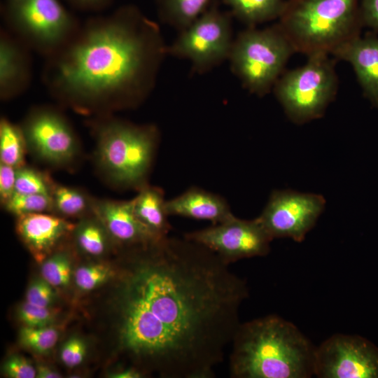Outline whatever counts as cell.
I'll return each mask as SVG.
<instances>
[{
  "label": "cell",
  "instance_id": "cell-1",
  "mask_svg": "<svg viewBox=\"0 0 378 378\" xmlns=\"http://www.w3.org/2000/svg\"><path fill=\"white\" fill-rule=\"evenodd\" d=\"M135 248L120 300V347L165 378L214 377L241 323L246 281L185 237Z\"/></svg>",
  "mask_w": 378,
  "mask_h": 378
},
{
  "label": "cell",
  "instance_id": "cell-2",
  "mask_svg": "<svg viewBox=\"0 0 378 378\" xmlns=\"http://www.w3.org/2000/svg\"><path fill=\"white\" fill-rule=\"evenodd\" d=\"M160 30L132 9L89 21L47 57L43 81L60 103L103 115L141 104L167 54Z\"/></svg>",
  "mask_w": 378,
  "mask_h": 378
},
{
  "label": "cell",
  "instance_id": "cell-3",
  "mask_svg": "<svg viewBox=\"0 0 378 378\" xmlns=\"http://www.w3.org/2000/svg\"><path fill=\"white\" fill-rule=\"evenodd\" d=\"M232 378H309L315 346L293 323L276 314L238 326L231 342Z\"/></svg>",
  "mask_w": 378,
  "mask_h": 378
},
{
  "label": "cell",
  "instance_id": "cell-4",
  "mask_svg": "<svg viewBox=\"0 0 378 378\" xmlns=\"http://www.w3.org/2000/svg\"><path fill=\"white\" fill-rule=\"evenodd\" d=\"M92 127L96 139L94 161L105 179L124 189L139 190L147 185L160 139L158 128L111 114L97 116Z\"/></svg>",
  "mask_w": 378,
  "mask_h": 378
},
{
  "label": "cell",
  "instance_id": "cell-5",
  "mask_svg": "<svg viewBox=\"0 0 378 378\" xmlns=\"http://www.w3.org/2000/svg\"><path fill=\"white\" fill-rule=\"evenodd\" d=\"M278 26L295 52L331 54L359 35L357 0H294L286 6Z\"/></svg>",
  "mask_w": 378,
  "mask_h": 378
},
{
  "label": "cell",
  "instance_id": "cell-6",
  "mask_svg": "<svg viewBox=\"0 0 378 378\" xmlns=\"http://www.w3.org/2000/svg\"><path fill=\"white\" fill-rule=\"evenodd\" d=\"M293 52L278 25L262 29L251 27L234 39L228 59L243 85L263 96L274 88Z\"/></svg>",
  "mask_w": 378,
  "mask_h": 378
},
{
  "label": "cell",
  "instance_id": "cell-7",
  "mask_svg": "<svg viewBox=\"0 0 378 378\" xmlns=\"http://www.w3.org/2000/svg\"><path fill=\"white\" fill-rule=\"evenodd\" d=\"M337 85L334 62L329 54L318 52L309 55L303 66L281 76L274 91L289 119L303 124L323 116Z\"/></svg>",
  "mask_w": 378,
  "mask_h": 378
},
{
  "label": "cell",
  "instance_id": "cell-8",
  "mask_svg": "<svg viewBox=\"0 0 378 378\" xmlns=\"http://www.w3.org/2000/svg\"><path fill=\"white\" fill-rule=\"evenodd\" d=\"M13 34L46 58L62 49L80 25L58 0H6Z\"/></svg>",
  "mask_w": 378,
  "mask_h": 378
},
{
  "label": "cell",
  "instance_id": "cell-9",
  "mask_svg": "<svg viewBox=\"0 0 378 378\" xmlns=\"http://www.w3.org/2000/svg\"><path fill=\"white\" fill-rule=\"evenodd\" d=\"M234 38L230 18L213 9L205 11L167 47V54L189 60L204 72L228 59Z\"/></svg>",
  "mask_w": 378,
  "mask_h": 378
},
{
  "label": "cell",
  "instance_id": "cell-10",
  "mask_svg": "<svg viewBox=\"0 0 378 378\" xmlns=\"http://www.w3.org/2000/svg\"><path fill=\"white\" fill-rule=\"evenodd\" d=\"M27 149L53 166L71 164L80 153L78 138L66 118L50 106L32 108L20 125Z\"/></svg>",
  "mask_w": 378,
  "mask_h": 378
},
{
  "label": "cell",
  "instance_id": "cell-11",
  "mask_svg": "<svg viewBox=\"0 0 378 378\" xmlns=\"http://www.w3.org/2000/svg\"><path fill=\"white\" fill-rule=\"evenodd\" d=\"M184 237L213 251L227 265L267 255L273 240L257 218L243 220L235 216Z\"/></svg>",
  "mask_w": 378,
  "mask_h": 378
},
{
  "label": "cell",
  "instance_id": "cell-12",
  "mask_svg": "<svg viewBox=\"0 0 378 378\" xmlns=\"http://www.w3.org/2000/svg\"><path fill=\"white\" fill-rule=\"evenodd\" d=\"M318 378H378V349L358 335L335 334L315 347Z\"/></svg>",
  "mask_w": 378,
  "mask_h": 378
},
{
  "label": "cell",
  "instance_id": "cell-13",
  "mask_svg": "<svg viewBox=\"0 0 378 378\" xmlns=\"http://www.w3.org/2000/svg\"><path fill=\"white\" fill-rule=\"evenodd\" d=\"M325 205V198L318 194L274 190L257 218L273 239L285 237L301 242Z\"/></svg>",
  "mask_w": 378,
  "mask_h": 378
},
{
  "label": "cell",
  "instance_id": "cell-14",
  "mask_svg": "<svg viewBox=\"0 0 378 378\" xmlns=\"http://www.w3.org/2000/svg\"><path fill=\"white\" fill-rule=\"evenodd\" d=\"M92 211L103 223L111 239L119 244L134 247L160 239L138 219L132 200L94 199Z\"/></svg>",
  "mask_w": 378,
  "mask_h": 378
},
{
  "label": "cell",
  "instance_id": "cell-15",
  "mask_svg": "<svg viewBox=\"0 0 378 378\" xmlns=\"http://www.w3.org/2000/svg\"><path fill=\"white\" fill-rule=\"evenodd\" d=\"M75 225L64 218L47 213L18 216L16 230L37 260L49 256Z\"/></svg>",
  "mask_w": 378,
  "mask_h": 378
},
{
  "label": "cell",
  "instance_id": "cell-16",
  "mask_svg": "<svg viewBox=\"0 0 378 378\" xmlns=\"http://www.w3.org/2000/svg\"><path fill=\"white\" fill-rule=\"evenodd\" d=\"M30 50L8 30L0 34V97L11 99L22 93L31 81Z\"/></svg>",
  "mask_w": 378,
  "mask_h": 378
},
{
  "label": "cell",
  "instance_id": "cell-17",
  "mask_svg": "<svg viewBox=\"0 0 378 378\" xmlns=\"http://www.w3.org/2000/svg\"><path fill=\"white\" fill-rule=\"evenodd\" d=\"M330 55L353 66L364 94L378 107V38L358 35L340 45Z\"/></svg>",
  "mask_w": 378,
  "mask_h": 378
},
{
  "label": "cell",
  "instance_id": "cell-18",
  "mask_svg": "<svg viewBox=\"0 0 378 378\" xmlns=\"http://www.w3.org/2000/svg\"><path fill=\"white\" fill-rule=\"evenodd\" d=\"M166 210L169 216L209 220L213 225L223 223L234 216L223 197L195 186L167 200Z\"/></svg>",
  "mask_w": 378,
  "mask_h": 378
},
{
  "label": "cell",
  "instance_id": "cell-19",
  "mask_svg": "<svg viewBox=\"0 0 378 378\" xmlns=\"http://www.w3.org/2000/svg\"><path fill=\"white\" fill-rule=\"evenodd\" d=\"M163 190L148 184L132 199L134 211L142 224L158 239L167 236L170 225Z\"/></svg>",
  "mask_w": 378,
  "mask_h": 378
},
{
  "label": "cell",
  "instance_id": "cell-20",
  "mask_svg": "<svg viewBox=\"0 0 378 378\" xmlns=\"http://www.w3.org/2000/svg\"><path fill=\"white\" fill-rule=\"evenodd\" d=\"M51 197L52 212L60 217L83 218L93 212L94 199L81 189L54 183Z\"/></svg>",
  "mask_w": 378,
  "mask_h": 378
},
{
  "label": "cell",
  "instance_id": "cell-21",
  "mask_svg": "<svg viewBox=\"0 0 378 378\" xmlns=\"http://www.w3.org/2000/svg\"><path fill=\"white\" fill-rule=\"evenodd\" d=\"M235 15L253 26L281 15L285 4L282 0H224Z\"/></svg>",
  "mask_w": 378,
  "mask_h": 378
},
{
  "label": "cell",
  "instance_id": "cell-22",
  "mask_svg": "<svg viewBox=\"0 0 378 378\" xmlns=\"http://www.w3.org/2000/svg\"><path fill=\"white\" fill-rule=\"evenodd\" d=\"M74 230L76 243L82 251L92 256H99L106 252L109 234L93 212L83 216Z\"/></svg>",
  "mask_w": 378,
  "mask_h": 378
},
{
  "label": "cell",
  "instance_id": "cell-23",
  "mask_svg": "<svg viewBox=\"0 0 378 378\" xmlns=\"http://www.w3.org/2000/svg\"><path fill=\"white\" fill-rule=\"evenodd\" d=\"M27 149L26 139L20 125L6 118L0 120V161L1 163L19 168L25 165Z\"/></svg>",
  "mask_w": 378,
  "mask_h": 378
},
{
  "label": "cell",
  "instance_id": "cell-24",
  "mask_svg": "<svg viewBox=\"0 0 378 378\" xmlns=\"http://www.w3.org/2000/svg\"><path fill=\"white\" fill-rule=\"evenodd\" d=\"M209 0H162L165 20L180 31L187 28L205 11Z\"/></svg>",
  "mask_w": 378,
  "mask_h": 378
},
{
  "label": "cell",
  "instance_id": "cell-25",
  "mask_svg": "<svg viewBox=\"0 0 378 378\" xmlns=\"http://www.w3.org/2000/svg\"><path fill=\"white\" fill-rule=\"evenodd\" d=\"M3 206L6 211L17 217L52 211V197L50 194L14 193Z\"/></svg>",
  "mask_w": 378,
  "mask_h": 378
},
{
  "label": "cell",
  "instance_id": "cell-26",
  "mask_svg": "<svg viewBox=\"0 0 378 378\" xmlns=\"http://www.w3.org/2000/svg\"><path fill=\"white\" fill-rule=\"evenodd\" d=\"M54 183L47 174L24 165L17 168L15 193L51 195Z\"/></svg>",
  "mask_w": 378,
  "mask_h": 378
},
{
  "label": "cell",
  "instance_id": "cell-27",
  "mask_svg": "<svg viewBox=\"0 0 378 378\" xmlns=\"http://www.w3.org/2000/svg\"><path fill=\"white\" fill-rule=\"evenodd\" d=\"M41 271L42 278L52 287L66 286L71 275L69 257L63 252L50 255L43 261Z\"/></svg>",
  "mask_w": 378,
  "mask_h": 378
},
{
  "label": "cell",
  "instance_id": "cell-28",
  "mask_svg": "<svg viewBox=\"0 0 378 378\" xmlns=\"http://www.w3.org/2000/svg\"><path fill=\"white\" fill-rule=\"evenodd\" d=\"M58 330L51 326L32 328L24 326L20 331V343L38 354L49 351L56 344Z\"/></svg>",
  "mask_w": 378,
  "mask_h": 378
},
{
  "label": "cell",
  "instance_id": "cell-29",
  "mask_svg": "<svg viewBox=\"0 0 378 378\" xmlns=\"http://www.w3.org/2000/svg\"><path fill=\"white\" fill-rule=\"evenodd\" d=\"M113 274L105 264H92L78 267L74 274L75 282L82 290H91L99 286Z\"/></svg>",
  "mask_w": 378,
  "mask_h": 378
},
{
  "label": "cell",
  "instance_id": "cell-30",
  "mask_svg": "<svg viewBox=\"0 0 378 378\" xmlns=\"http://www.w3.org/2000/svg\"><path fill=\"white\" fill-rule=\"evenodd\" d=\"M57 313L49 307H39L27 302L19 309L18 316L24 326L32 328H43L50 326Z\"/></svg>",
  "mask_w": 378,
  "mask_h": 378
},
{
  "label": "cell",
  "instance_id": "cell-31",
  "mask_svg": "<svg viewBox=\"0 0 378 378\" xmlns=\"http://www.w3.org/2000/svg\"><path fill=\"white\" fill-rule=\"evenodd\" d=\"M54 298L52 286L46 280L38 279L29 286L26 302L39 307H49Z\"/></svg>",
  "mask_w": 378,
  "mask_h": 378
},
{
  "label": "cell",
  "instance_id": "cell-32",
  "mask_svg": "<svg viewBox=\"0 0 378 378\" xmlns=\"http://www.w3.org/2000/svg\"><path fill=\"white\" fill-rule=\"evenodd\" d=\"M85 353L86 346L83 341L78 337H72L63 345L60 358L65 365L74 368L83 362Z\"/></svg>",
  "mask_w": 378,
  "mask_h": 378
},
{
  "label": "cell",
  "instance_id": "cell-33",
  "mask_svg": "<svg viewBox=\"0 0 378 378\" xmlns=\"http://www.w3.org/2000/svg\"><path fill=\"white\" fill-rule=\"evenodd\" d=\"M4 372L11 378L36 377V370L25 358L20 356L10 357L4 364Z\"/></svg>",
  "mask_w": 378,
  "mask_h": 378
},
{
  "label": "cell",
  "instance_id": "cell-34",
  "mask_svg": "<svg viewBox=\"0 0 378 378\" xmlns=\"http://www.w3.org/2000/svg\"><path fill=\"white\" fill-rule=\"evenodd\" d=\"M17 168L0 164V200L6 203L15 193Z\"/></svg>",
  "mask_w": 378,
  "mask_h": 378
},
{
  "label": "cell",
  "instance_id": "cell-35",
  "mask_svg": "<svg viewBox=\"0 0 378 378\" xmlns=\"http://www.w3.org/2000/svg\"><path fill=\"white\" fill-rule=\"evenodd\" d=\"M361 22L378 31V0H361Z\"/></svg>",
  "mask_w": 378,
  "mask_h": 378
},
{
  "label": "cell",
  "instance_id": "cell-36",
  "mask_svg": "<svg viewBox=\"0 0 378 378\" xmlns=\"http://www.w3.org/2000/svg\"><path fill=\"white\" fill-rule=\"evenodd\" d=\"M36 377L37 378H59L61 375L57 372L52 370L51 368L40 364L38 365L36 368Z\"/></svg>",
  "mask_w": 378,
  "mask_h": 378
},
{
  "label": "cell",
  "instance_id": "cell-37",
  "mask_svg": "<svg viewBox=\"0 0 378 378\" xmlns=\"http://www.w3.org/2000/svg\"><path fill=\"white\" fill-rule=\"evenodd\" d=\"M75 4L86 8H98L105 5L109 0H71Z\"/></svg>",
  "mask_w": 378,
  "mask_h": 378
}]
</instances>
